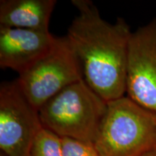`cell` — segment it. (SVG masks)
Returning a JSON list of instances; mask_svg holds the SVG:
<instances>
[{
	"instance_id": "6da1fadb",
	"label": "cell",
	"mask_w": 156,
	"mask_h": 156,
	"mask_svg": "<svg viewBox=\"0 0 156 156\" xmlns=\"http://www.w3.org/2000/svg\"><path fill=\"white\" fill-rule=\"evenodd\" d=\"M72 4L78 15L66 36L80 62L84 80L106 102L124 96L129 25L121 17L114 24L107 22L90 0Z\"/></svg>"
},
{
	"instance_id": "7a4b0ae2",
	"label": "cell",
	"mask_w": 156,
	"mask_h": 156,
	"mask_svg": "<svg viewBox=\"0 0 156 156\" xmlns=\"http://www.w3.org/2000/svg\"><path fill=\"white\" fill-rule=\"evenodd\" d=\"M93 145L101 156H142L156 148V114L126 95L107 102Z\"/></svg>"
},
{
	"instance_id": "3957f363",
	"label": "cell",
	"mask_w": 156,
	"mask_h": 156,
	"mask_svg": "<svg viewBox=\"0 0 156 156\" xmlns=\"http://www.w3.org/2000/svg\"><path fill=\"white\" fill-rule=\"evenodd\" d=\"M106 108V101L83 79L50 98L38 112L44 127L61 137L93 144Z\"/></svg>"
},
{
	"instance_id": "277c9868",
	"label": "cell",
	"mask_w": 156,
	"mask_h": 156,
	"mask_svg": "<svg viewBox=\"0 0 156 156\" xmlns=\"http://www.w3.org/2000/svg\"><path fill=\"white\" fill-rule=\"evenodd\" d=\"M84 79L82 66L67 36L56 37L49 51L19 74L25 96L36 108L71 84Z\"/></svg>"
},
{
	"instance_id": "5b68a950",
	"label": "cell",
	"mask_w": 156,
	"mask_h": 156,
	"mask_svg": "<svg viewBox=\"0 0 156 156\" xmlns=\"http://www.w3.org/2000/svg\"><path fill=\"white\" fill-rule=\"evenodd\" d=\"M43 127L38 109L23 94L16 80L0 85V149L6 156H30Z\"/></svg>"
},
{
	"instance_id": "8992f818",
	"label": "cell",
	"mask_w": 156,
	"mask_h": 156,
	"mask_svg": "<svg viewBox=\"0 0 156 156\" xmlns=\"http://www.w3.org/2000/svg\"><path fill=\"white\" fill-rule=\"evenodd\" d=\"M126 94L156 114V19L130 35Z\"/></svg>"
},
{
	"instance_id": "52a82bcc",
	"label": "cell",
	"mask_w": 156,
	"mask_h": 156,
	"mask_svg": "<svg viewBox=\"0 0 156 156\" xmlns=\"http://www.w3.org/2000/svg\"><path fill=\"white\" fill-rule=\"evenodd\" d=\"M56 38L49 30L0 25V67L19 75L48 53Z\"/></svg>"
},
{
	"instance_id": "ba28073f",
	"label": "cell",
	"mask_w": 156,
	"mask_h": 156,
	"mask_svg": "<svg viewBox=\"0 0 156 156\" xmlns=\"http://www.w3.org/2000/svg\"><path fill=\"white\" fill-rule=\"evenodd\" d=\"M56 0H1L0 25L11 28L49 30Z\"/></svg>"
},
{
	"instance_id": "9c48e42d",
	"label": "cell",
	"mask_w": 156,
	"mask_h": 156,
	"mask_svg": "<svg viewBox=\"0 0 156 156\" xmlns=\"http://www.w3.org/2000/svg\"><path fill=\"white\" fill-rule=\"evenodd\" d=\"M30 156H64L62 137L43 126L33 142Z\"/></svg>"
},
{
	"instance_id": "30bf717a",
	"label": "cell",
	"mask_w": 156,
	"mask_h": 156,
	"mask_svg": "<svg viewBox=\"0 0 156 156\" xmlns=\"http://www.w3.org/2000/svg\"><path fill=\"white\" fill-rule=\"evenodd\" d=\"M64 156H101L93 144L62 137Z\"/></svg>"
},
{
	"instance_id": "8fae6325",
	"label": "cell",
	"mask_w": 156,
	"mask_h": 156,
	"mask_svg": "<svg viewBox=\"0 0 156 156\" xmlns=\"http://www.w3.org/2000/svg\"><path fill=\"white\" fill-rule=\"evenodd\" d=\"M142 156H156V148L152 150V151L148 152V153L145 154V155Z\"/></svg>"
},
{
	"instance_id": "7c38bea8",
	"label": "cell",
	"mask_w": 156,
	"mask_h": 156,
	"mask_svg": "<svg viewBox=\"0 0 156 156\" xmlns=\"http://www.w3.org/2000/svg\"><path fill=\"white\" fill-rule=\"evenodd\" d=\"M0 156H6L5 154H3L2 153H1V154H0Z\"/></svg>"
}]
</instances>
